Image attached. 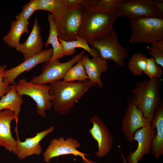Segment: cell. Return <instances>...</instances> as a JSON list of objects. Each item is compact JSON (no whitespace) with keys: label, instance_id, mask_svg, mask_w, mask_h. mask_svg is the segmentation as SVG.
Returning a JSON list of instances; mask_svg holds the SVG:
<instances>
[{"label":"cell","instance_id":"6da1fadb","mask_svg":"<svg viewBox=\"0 0 163 163\" xmlns=\"http://www.w3.org/2000/svg\"><path fill=\"white\" fill-rule=\"evenodd\" d=\"M96 85L89 80L77 82L60 80L50 84L51 102L54 110L61 115L69 113L88 90Z\"/></svg>","mask_w":163,"mask_h":163},{"label":"cell","instance_id":"7a4b0ae2","mask_svg":"<svg viewBox=\"0 0 163 163\" xmlns=\"http://www.w3.org/2000/svg\"><path fill=\"white\" fill-rule=\"evenodd\" d=\"M84 9L83 23L79 36L88 43L112 30L114 23L119 17L115 9L97 5Z\"/></svg>","mask_w":163,"mask_h":163},{"label":"cell","instance_id":"3957f363","mask_svg":"<svg viewBox=\"0 0 163 163\" xmlns=\"http://www.w3.org/2000/svg\"><path fill=\"white\" fill-rule=\"evenodd\" d=\"M161 81L155 78L137 81L132 90L130 99L150 123L155 112L163 104L160 94Z\"/></svg>","mask_w":163,"mask_h":163},{"label":"cell","instance_id":"277c9868","mask_svg":"<svg viewBox=\"0 0 163 163\" xmlns=\"http://www.w3.org/2000/svg\"><path fill=\"white\" fill-rule=\"evenodd\" d=\"M129 39L132 44L154 43L163 40V18L148 17L131 19Z\"/></svg>","mask_w":163,"mask_h":163},{"label":"cell","instance_id":"5b68a950","mask_svg":"<svg viewBox=\"0 0 163 163\" xmlns=\"http://www.w3.org/2000/svg\"><path fill=\"white\" fill-rule=\"evenodd\" d=\"M88 44L91 48L98 51L103 59L112 61L120 67L124 66V61L129 51L120 44L118 35L113 29Z\"/></svg>","mask_w":163,"mask_h":163},{"label":"cell","instance_id":"8992f818","mask_svg":"<svg viewBox=\"0 0 163 163\" xmlns=\"http://www.w3.org/2000/svg\"><path fill=\"white\" fill-rule=\"evenodd\" d=\"M13 85L20 96L27 95L34 101L36 104V111L39 115L44 117L46 116V111L51 109L52 97L49 86L47 84H36L22 78Z\"/></svg>","mask_w":163,"mask_h":163},{"label":"cell","instance_id":"52a82bcc","mask_svg":"<svg viewBox=\"0 0 163 163\" xmlns=\"http://www.w3.org/2000/svg\"><path fill=\"white\" fill-rule=\"evenodd\" d=\"M84 8L82 6L67 9L58 21L55 22L58 38L65 41L75 40L82 27Z\"/></svg>","mask_w":163,"mask_h":163},{"label":"cell","instance_id":"ba28073f","mask_svg":"<svg viewBox=\"0 0 163 163\" xmlns=\"http://www.w3.org/2000/svg\"><path fill=\"white\" fill-rule=\"evenodd\" d=\"M85 51L83 50L66 62H60V59H59L45 62L42 68V73L34 77L30 81L40 84H50L60 81L69 70L82 59Z\"/></svg>","mask_w":163,"mask_h":163},{"label":"cell","instance_id":"9c48e42d","mask_svg":"<svg viewBox=\"0 0 163 163\" xmlns=\"http://www.w3.org/2000/svg\"><path fill=\"white\" fill-rule=\"evenodd\" d=\"M81 144L78 141L71 137L64 139L62 136L53 139L43 154V161L50 163L54 158L69 155L79 156L82 159H85V156L89 155L78 150Z\"/></svg>","mask_w":163,"mask_h":163},{"label":"cell","instance_id":"30bf717a","mask_svg":"<svg viewBox=\"0 0 163 163\" xmlns=\"http://www.w3.org/2000/svg\"><path fill=\"white\" fill-rule=\"evenodd\" d=\"M116 10L119 17L124 16L130 19L158 17L156 11L150 0H123Z\"/></svg>","mask_w":163,"mask_h":163},{"label":"cell","instance_id":"8fae6325","mask_svg":"<svg viewBox=\"0 0 163 163\" xmlns=\"http://www.w3.org/2000/svg\"><path fill=\"white\" fill-rule=\"evenodd\" d=\"M151 124L145 118L142 112L130 98L127 102V108L122 120V131L127 140L134 142V135L141 128Z\"/></svg>","mask_w":163,"mask_h":163},{"label":"cell","instance_id":"7c38bea8","mask_svg":"<svg viewBox=\"0 0 163 163\" xmlns=\"http://www.w3.org/2000/svg\"><path fill=\"white\" fill-rule=\"evenodd\" d=\"M90 121L92 126L89 131L97 143L98 150L95 155L98 157H104L112 149L113 143L112 135L105 123L98 116H93L90 118Z\"/></svg>","mask_w":163,"mask_h":163},{"label":"cell","instance_id":"4fadbf2b","mask_svg":"<svg viewBox=\"0 0 163 163\" xmlns=\"http://www.w3.org/2000/svg\"><path fill=\"white\" fill-rule=\"evenodd\" d=\"M156 133V130L151 124L144 126L135 133L134 141L138 143L135 151L130 152L126 158L128 163H138L144 156L150 152L152 141Z\"/></svg>","mask_w":163,"mask_h":163},{"label":"cell","instance_id":"5bb4252c","mask_svg":"<svg viewBox=\"0 0 163 163\" xmlns=\"http://www.w3.org/2000/svg\"><path fill=\"white\" fill-rule=\"evenodd\" d=\"M53 53L52 48L43 50L35 56L24 61L19 65L5 69L3 75V80L5 83L14 85L15 79L22 73L30 71L37 65L49 61Z\"/></svg>","mask_w":163,"mask_h":163},{"label":"cell","instance_id":"9a60e30c","mask_svg":"<svg viewBox=\"0 0 163 163\" xmlns=\"http://www.w3.org/2000/svg\"><path fill=\"white\" fill-rule=\"evenodd\" d=\"M55 129L54 126H51L46 130L36 133L34 137L26 138L24 141L21 142L18 136V127H15L14 130L17 136L16 155L18 158L22 160L33 155H40L43 151L40 144V141L48 135L52 133Z\"/></svg>","mask_w":163,"mask_h":163},{"label":"cell","instance_id":"2e32d148","mask_svg":"<svg viewBox=\"0 0 163 163\" xmlns=\"http://www.w3.org/2000/svg\"><path fill=\"white\" fill-rule=\"evenodd\" d=\"M14 120L18 127V120L13 111L8 109L0 111V148L3 147L10 152L17 155L16 140L11 131V124Z\"/></svg>","mask_w":163,"mask_h":163},{"label":"cell","instance_id":"e0dca14e","mask_svg":"<svg viewBox=\"0 0 163 163\" xmlns=\"http://www.w3.org/2000/svg\"><path fill=\"white\" fill-rule=\"evenodd\" d=\"M43 45L41 28L35 18L29 37L25 42L20 44L18 51L23 54L25 61L41 52Z\"/></svg>","mask_w":163,"mask_h":163},{"label":"cell","instance_id":"ac0fdd59","mask_svg":"<svg viewBox=\"0 0 163 163\" xmlns=\"http://www.w3.org/2000/svg\"><path fill=\"white\" fill-rule=\"evenodd\" d=\"M91 82L95 84L100 88L103 86L101 79L102 73L106 72L108 69V64L106 60L100 56L90 58L88 54H84L81 60Z\"/></svg>","mask_w":163,"mask_h":163},{"label":"cell","instance_id":"d6986e66","mask_svg":"<svg viewBox=\"0 0 163 163\" xmlns=\"http://www.w3.org/2000/svg\"><path fill=\"white\" fill-rule=\"evenodd\" d=\"M156 133L152 143L150 152L156 159L163 155V104L155 112L151 122Z\"/></svg>","mask_w":163,"mask_h":163},{"label":"cell","instance_id":"ffe728a7","mask_svg":"<svg viewBox=\"0 0 163 163\" xmlns=\"http://www.w3.org/2000/svg\"><path fill=\"white\" fill-rule=\"evenodd\" d=\"M28 21L16 19L11 23V28L8 33L3 37L4 43L11 48L18 51L20 40L22 34L29 32Z\"/></svg>","mask_w":163,"mask_h":163},{"label":"cell","instance_id":"44dd1931","mask_svg":"<svg viewBox=\"0 0 163 163\" xmlns=\"http://www.w3.org/2000/svg\"><path fill=\"white\" fill-rule=\"evenodd\" d=\"M47 19L49 24L50 30L48 39L44 46L47 47L50 44L52 46L53 53L50 59L53 61L60 59L65 56L62 45L59 41L57 26L54 19L53 15L49 14Z\"/></svg>","mask_w":163,"mask_h":163},{"label":"cell","instance_id":"7402d4cb","mask_svg":"<svg viewBox=\"0 0 163 163\" xmlns=\"http://www.w3.org/2000/svg\"><path fill=\"white\" fill-rule=\"evenodd\" d=\"M23 101L22 97L17 93L13 85H11L8 92L0 99V111L6 109L11 110L18 120Z\"/></svg>","mask_w":163,"mask_h":163},{"label":"cell","instance_id":"603a6c76","mask_svg":"<svg viewBox=\"0 0 163 163\" xmlns=\"http://www.w3.org/2000/svg\"><path fill=\"white\" fill-rule=\"evenodd\" d=\"M65 55L69 56L74 54L76 51V48H81L87 51L93 57L100 56L97 50L91 48L86 40L80 36H78L76 40L65 41L58 38Z\"/></svg>","mask_w":163,"mask_h":163},{"label":"cell","instance_id":"cb8c5ba5","mask_svg":"<svg viewBox=\"0 0 163 163\" xmlns=\"http://www.w3.org/2000/svg\"><path fill=\"white\" fill-rule=\"evenodd\" d=\"M67 9L66 0H38V11L44 10L51 13L55 22L60 20Z\"/></svg>","mask_w":163,"mask_h":163},{"label":"cell","instance_id":"d4e9b609","mask_svg":"<svg viewBox=\"0 0 163 163\" xmlns=\"http://www.w3.org/2000/svg\"><path fill=\"white\" fill-rule=\"evenodd\" d=\"M148 58L145 54L140 52L133 54L128 63L130 72L135 76L142 75L145 69Z\"/></svg>","mask_w":163,"mask_h":163},{"label":"cell","instance_id":"484cf974","mask_svg":"<svg viewBox=\"0 0 163 163\" xmlns=\"http://www.w3.org/2000/svg\"><path fill=\"white\" fill-rule=\"evenodd\" d=\"M81 60L69 70L63 78L64 81L66 82L78 81V82H83L88 79Z\"/></svg>","mask_w":163,"mask_h":163},{"label":"cell","instance_id":"4316f807","mask_svg":"<svg viewBox=\"0 0 163 163\" xmlns=\"http://www.w3.org/2000/svg\"><path fill=\"white\" fill-rule=\"evenodd\" d=\"M144 73L149 79L156 78L161 80L163 74L161 67L157 65L152 57L148 58Z\"/></svg>","mask_w":163,"mask_h":163},{"label":"cell","instance_id":"83f0119b","mask_svg":"<svg viewBox=\"0 0 163 163\" xmlns=\"http://www.w3.org/2000/svg\"><path fill=\"white\" fill-rule=\"evenodd\" d=\"M147 46L148 52L155 60L156 64L163 67V40Z\"/></svg>","mask_w":163,"mask_h":163},{"label":"cell","instance_id":"f1b7e54d","mask_svg":"<svg viewBox=\"0 0 163 163\" xmlns=\"http://www.w3.org/2000/svg\"><path fill=\"white\" fill-rule=\"evenodd\" d=\"M38 0H31L23 6L21 11L17 15L16 19L28 21L31 15L38 11Z\"/></svg>","mask_w":163,"mask_h":163},{"label":"cell","instance_id":"f546056e","mask_svg":"<svg viewBox=\"0 0 163 163\" xmlns=\"http://www.w3.org/2000/svg\"><path fill=\"white\" fill-rule=\"evenodd\" d=\"M123 0H94L95 5L107 9H116Z\"/></svg>","mask_w":163,"mask_h":163},{"label":"cell","instance_id":"4dcf8cb0","mask_svg":"<svg viewBox=\"0 0 163 163\" xmlns=\"http://www.w3.org/2000/svg\"><path fill=\"white\" fill-rule=\"evenodd\" d=\"M7 66L6 65L0 66V98L5 94L10 89V85L5 83L3 80V75Z\"/></svg>","mask_w":163,"mask_h":163},{"label":"cell","instance_id":"1f68e13d","mask_svg":"<svg viewBox=\"0 0 163 163\" xmlns=\"http://www.w3.org/2000/svg\"><path fill=\"white\" fill-rule=\"evenodd\" d=\"M68 8L78 6L85 7L87 3V0H66Z\"/></svg>","mask_w":163,"mask_h":163},{"label":"cell","instance_id":"d6a6232c","mask_svg":"<svg viewBox=\"0 0 163 163\" xmlns=\"http://www.w3.org/2000/svg\"><path fill=\"white\" fill-rule=\"evenodd\" d=\"M157 13L158 17L163 18V0H152Z\"/></svg>","mask_w":163,"mask_h":163},{"label":"cell","instance_id":"836d02e7","mask_svg":"<svg viewBox=\"0 0 163 163\" xmlns=\"http://www.w3.org/2000/svg\"><path fill=\"white\" fill-rule=\"evenodd\" d=\"M119 150L122 160V163H128L126 161V158L123 154L120 147L119 145L118 146Z\"/></svg>","mask_w":163,"mask_h":163},{"label":"cell","instance_id":"e575fe53","mask_svg":"<svg viewBox=\"0 0 163 163\" xmlns=\"http://www.w3.org/2000/svg\"><path fill=\"white\" fill-rule=\"evenodd\" d=\"M83 163H97L92 160L86 158L85 159H82Z\"/></svg>","mask_w":163,"mask_h":163}]
</instances>
